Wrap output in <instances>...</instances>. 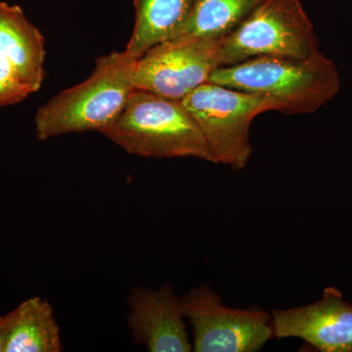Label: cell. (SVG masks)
Returning a JSON list of instances; mask_svg holds the SVG:
<instances>
[{"label":"cell","instance_id":"6da1fadb","mask_svg":"<svg viewBox=\"0 0 352 352\" xmlns=\"http://www.w3.org/2000/svg\"><path fill=\"white\" fill-rule=\"evenodd\" d=\"M210 82L270 98L287 115L316 112L340 89L337 66L320 51L303 59L264 56L220 67Z\"/></svg>","mask_w":352,"mask_h":352},{"label":"cell","instance_id":"7a4b0ae2","mask_svg":"<svg viewBox=\"0 0 352 352\" xmlns=\"http://www.w3.org/2000/svg\"><path fill=\"white\" fill-rule=\"evenodd\" d=\"M135 61L124 51L99 57L87 80L62 90L38 109L36 138L45 141L69 133L108 131L135 89Z\"/></svg>","mask_w":352,"mask_h":352},{"label":"cell","instance_id":"3957f363","mask_svg":"<svg viewBox=\"0 0 352 352\" xmlns=\"http://www.w3.org/2000/svg\"><path fill=\"white\" fill-rule=\"evenodd\" d=\"M103 135L134 156L193 157L214 163L206 139L182 100L135 88Z\"/></svg>","mask_w":352,"mask_h":352},{"label":"cell","instance_id":"277c9868","mask_svg":"<svg viewBox=\"0 0 352 352\" xmlns=\"http://www.w3.org/2000/svg\"><path fill=\"white\" fill-rule=\"evenodd\" d=\"M206 139L214 164L244 170L252 154L251 124L275 111L270 98L208 82L182 99Z\"/></svg>","mask_w":352,"mask_h":352},{"label":"cell","instance_id":"5b68a950","mask_svg":"<svg viewBox=\"0 0 352 352\" xmlns=\"http://www.w3.org/2000/svg\"><path fill=\"white\" fill-rule=\"evenodd\" d=\"M317 51L314 25L300 0H264L219 41V68L264 56L303 59Z\"/></svg>","mask_w":352,"mask_h":352},{"label":"cell","instance_id":"8992f818","mask_svg":"<svg viewBox=\"0 0 352 352\" xmlns=\"http://www.w3.org/2000/svg\"><path fill=\"white\" fill-rule=\"evenodd\" d=\"M180 300L193 331V351L256 352L274 338L270 312L226 307L210 285L192 289Z\"/></svg>","mask_w":352,"mask_h":352},{"label":"cell","instance_id":"52a82bcc","mask_svg":"<svg viewBox=\"0 0 352 352\" xmlns=\"http://www.w3.org/2000/svg\"><path fill=\"white\" fill-rule=\"evenodd\" d=\"M219 41L173 38L157 44L136 59L132 82L147 90L182 100L197 87L210 82L219 68Z\"/></svg>","mask_w":352,"mask_h":352},{"label":"cell","instance_id":"ba28073f","mask_svg":"<svg viewBox=\"0 0 352 352\" xmlns=\"http://www.w3.org/2000/svg\"><path fill=\"white\" fill-rule=\"evenodd\" d=\"M274 338H298L321 352H352V303L328 287L317 302L271 312Z\"/></svg>","mask_w":352,"mask_h":352},{"label":"cell","instance_id":"9c48e42d","mask_svg":"<svg viewBox=\"0 0 352 352\" xmlns=\"http://www.w3.org/2000/svg\"><path fill=\"white\" fill-rule=\"evenodd\" d=\"M127 302L131 309L127 322L136 344L151 352L193 351L182 300L170 285H164L157 291L135 287Z\"/></svg>","mask_w":352,"mask_h":352},{"label":"cell","instance_id":"30bf717a","mask_svg":"<svg viewBox=\"0 0 352 352\" xmlns=\"http://www.w3.org/2000/svg\"><path fill=\"white\" fill-rule=\"evenodd\" d=\"M0 54L13 65L32 91L44 80L45 39L18 6L0 1Z\"/></svg>","mask_w":352,"mask_h":352},{"label":"cell","instance_id":"8fae6325","mask_svg":"<svg viewBox=\"0 0 352 352\" xmlns=\"http://www.w3.org/2000/svg\"><path fill=\"white\" fill-rule=\"evenodd\" d=\"M6 316L4 352H60L63 351L54 310L47 300L34 296Z\"/></svg>","mask_w":352,"mask_h":352},{"label":"cell","instance_id":"7c38bea8","mask_svg":"<svg viewBox=\"0 0 352 352\" xmlns=\"http://www.w3.org/2000/svg\"><path fill=\"white\" fill-rule=\"evenodd\" d=\"M133 3L135 23L124 53L138 59L182 31L191 17L195 0H133Z\"/></svg>","mask_w":352,"mask_h":352},{"label":"cell","instance_id":"4fadbf2b","mask_svg":"<svg viewBox=\"0 0 352 352\" xmlns=\"http://www.w3.org/2000/svg\"><path fill=\"white\" fill-rule=\"evenodd\" d=\"M263 1L195 0L191 17L173 38H195L221 41Z\"/></svg>","mask_w":352,"mask_h":352},{"label":"cell","instance_id":"5bb4252c","mask_svg":"<svg viewBox=\"0 0 352 352\" xmlns=\"http://www.w3.org/2000/svg\"><path fill=\"white\" fill-rule=\"evenodd\" d=\"M32 94L13 65L0 54V107L20 103Z\"/></svg>","mask_w":352,"mask_h":352},{"label":"cell","instance_id":"9a60e30c","mask_svg":"<svg viewBox=\"0 0 352 352\" xmlns=\"http://www.w3.org/2000/svg\"><path fill=\"white\" fill-rule=\"evenodd\" d=\"M6 316L0 317V352L6 351Z\"/></svg>","mask_w":352,"mask_h":352}]
</instances>
